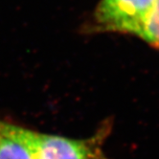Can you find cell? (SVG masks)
Segmentation results:
<instances>
[{"label": "cell", "mask_w": 159, "mask_h": 159, "mask_svg": "<svg viewBox=\"0 0 159 159\" xmlns=\"http://www.w3.org/2000/svg\"><path fill=\"white\" fill-rule=\"evenodd\" d=\"M109 130V127L104 125L85 139L37 132L36 159H110L104 152V143Z\"/></svg>", "instance_id": "1"}, {"label": "cell", "mask_w": 159, "mask_h": 159, "mask_svg": "<svg viewBox=\"0 0 159 159\" xmlns=\"http://www.w3.org/2000/svg\"><path fill=\"white\" fill-rule=\"evenodd\" d=\"M155 0H101L95 20L101 30L139 36Z\"/></svg>", "instance_id": "2"}, {"label": "cell", "mask_w": 159, "mask_h": 159, "mask_svg": "<svg viewBox=\"0 0 159 159\" xmlns=\"http://www.w3.org/2000/svg\"><path fill=\"white\" fill-rule=\"evenodd\" d=\"M37 131L0 121V159H36Z\"/></svg>", "instance_id": "3"}, {"label": "cell", "mask_w": 159, "mask_h": 159, "mask_svg": "<svg viewBox=\"0 0 159 159\" xmlns=\"http://www.w3.org/2000/svg\"><path fill=\"white\" fill-rule=\"evenodd\" d=\"M138 37L150 43L152 46L159 48V0H155Z\"/></svg>", "instance_id": "4"}]
</instances>
